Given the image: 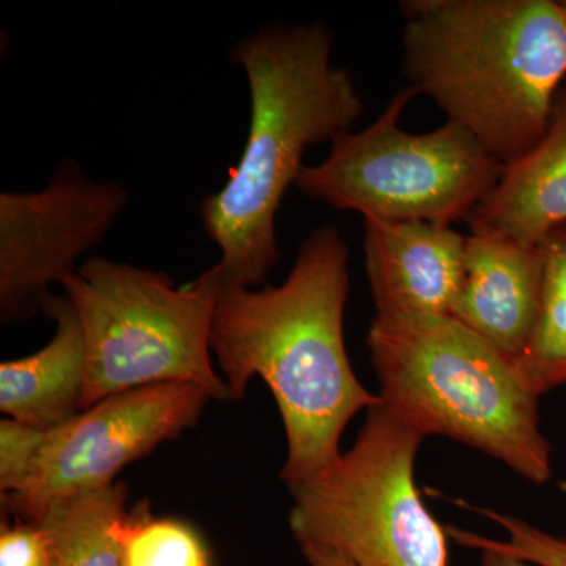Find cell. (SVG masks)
<instances>
[{"label": "cell", "mask_w": 566, "mask_h": 566, "mask_svg": "<svg viewBox=\"0 0 566 566\" xmlns=\"http://www.w3.org/2000/svg\"><path fill=\"white\" fill-rule=\"evenodd\" d=\"M349 249L331 223L301 244L285 282L262 290L223 281L211 329V353L230 400L253 378L270 387L282 416L289 490L342 455L346 424L381 403L354 374L344 337Z\"/></svg>", "instance_id": "obj_1"}, {"label": "cell", "mask_w": 566, "mask_h": 566, "mask_svg": "<svg viewBox=\"0 0 566 566\" xmlns=\"http://www.w3.org/2000/svg\"><path fill=\"white\" fill-rule=\"evenodd\" d=\"M323 22L266 25L238 41L230 61L251 93V125L240 163L221 191L200 203L205 232L221 251L223 281L255 289L281 260L275 219L308 148L333 142L364 112L352 73L333 63Z\"/></svg>", "instance_id": "obj_2"}, {"label": "cell", "mask_w": 566, "mask_h": 566, "mask_svg": "<svg viewBox=\"0 0 566 566\" xmlns=\"http://www.w3.org/2000/svg\"><path fill=\"white\" fill-rule=\"evenodd\" d=\"M403 73L502 166L545 136L566 82L556 0H405Z\"/></svg>", "instance_id": "obj_3"}, {"label": "cell", "mask_w": 566, "mask_h": 566, "mask_svg": "<svg viewBox=\"0 0 566 566\" xmlns=\"http://www.w3.org/2000/svg\"><path fill=\"white\" fill-rule=\"evenodd\" d=\"M368 349L382 403L417 433L444 436L545 485L553 447L516 363L452 316H375Z\"/></svg>", "instance_id": "obj_4"}, {"label": "cell", "mask_w": 566, "mask_h": 566, "mask_svg": "<svg viewBox=\"0 0 566 566\" xmlns=\"http://www.w3.org/2000/svg\"><path fill=\"white\" fill-rule=\"evenodd\" d=\"M223 277L218 264L186 285L169 274L92 256L62 283L87 344L82 411L112 395L185 382L230 400L211 363Z\"/></svg>", "instance_id": "obj_5"}, {"label": "cell", "mask_w": 566, "mask_h": 566, "mask_svg": "<svg viewBox=\"0 0 566 566\" xmlns=\"http://www.w3.org/2000/svg\"><path fill=\"white\" fill-rule=\"evenodd\" d=\"M416 95L403 88L367 128L335 137L327 158L304 166L294 188L364 221H468L494 191L504 166L457 123L447 120L430 133L401 128Z\"/></svg>", "instance_id": "obj_6"}, {"label": "cell", "mask_w": 566, "mask_h": 566, "mask_svg": "<svg viewBox=\"0 0 566 566\" xmlns=\"http://www.w3.org/2000/svg\"><path fill=\"white\" fill-rule=\"evenodd\" d=\"M423 439L382 400L368 409L352 449L290 490L297 543L331 547L357 566H449L446 526L416 485Z\"/></svg>", "instance_id": "obj_7"}, {"label": "cell", "mask_w": 566, "mask_h": 566, "mask_svg": "<svg viewBox=\"0 0 566 566\" xmlns=\"http://www.w3.org/2000/svg\"><path fill=\"white\" fill-rule=\"evenodd\" d=\"M211 395L170 382L112 395L46 431L28 482L2 497L3 510L36 523L52 505L114 485L123 468L189 430Z\"/></svg>", "instance_id": "obj_8"}, {"label": "cell", "mask_w": 566, "mask_h": 566, "mask_svg": "<svg viewBox=\"0 0 566 566\" xmlns=\"http://www.w3.org/2000/svg\"><path fill=\"white\" fill-rule=\"evenodd\" d=\"M129 202L114 181L88 178L63 161L46 188L0 196V322H28L43 311L52 283L77 271Z\"/></svg>", "instance_id": "obj_9"}, {"label": "cell", "mask_w": 566, "mask_h": 566, "mask_svg": "<svg viewBox=\"0 0 566 566\" xmlns=\"http://www.w3.org/2000/svg\"><path fill=\"white\" fill-rule=\"evenodd\" d=\"M465 243L452 226L364 221L376 316H450L463 286Z\"/></svg>", "instance_id": "obj_10"}, {"label": "cell", "mask_w": 566, "mask_h": 566, "mask_svg": "<svg viewBox=\"0 0 566 566\" xmlns=\"http://www.w3.org/2000/svg\"><path fill=\"white\" fill-rule=\"evenodd\" d=\"M545 282L543 245L471 232L452 318L517 363L534 337Z\"/></svg>", "instance_id": "obj_11"}, {"label": "cell", "mask_w": 566, "mask_h": 566, "mask_svg": "<svg viewBox=\"0 0 566 566\" xmlns=\"http://www.w3.org/2000/svg\"><path fill=\"white\" fill-rule=\"evenodd\" d=\"M41 312L54 322V337L40 352L0 365V411L51 431L82 412L87 344L80 315L65 293H52Z\"/></svg>", "instance_id": "obj_12"}, {"label": "cell", "mask_w": 566, "mask_h": 566, "mask_svg": "<svg viewBox=\"0 0 566 566\" xmlns=\"http://www.w3.org/2000/svg\"><path fill=\"white\" fill-rule=\"evenodd\" d=\"M471 232L542 245L566 223V82L545 136L502 170L494 191L468 218Z\"/></svg>", "instance_id": "obj_13"}, {"label": "cell", "mask_w": 566, "mask_h": 566, "mask_svg": "<svg viewBox=\"0 0 566 566\" xmlns=\"http://www.w3.org/2000/svg\"><path fill=\"white\" fill-rule=\"evenodd\" d=\"M126 497L128 488L115 482L52 505L35 523L46 536L51 566H125Z\"/></svg>", "instance_id": "obj_14"}, {"label": "cell", "mask_w": 566, "mask_h": 566, "mask_svg": "<svg viewBox=\"0 0 566 566\" xmlns=\"http://www.w3.org/2000/svg\"><path fill=\"white\" fill-rule=\"evenodd\" d=\"M545 282L542 311L531 345L516 365L543 395L566 385V223L543 241Z\"/></svg>", "instance_id": "obj_15"}, {"label": "cell", "mask_w": 566, "mask_h": 566, "mask_svg": "<svg viewBox=\"0 0 566 566\" xmlns=\"http://www.w3.org/2000/svg\"><path fill=\"white\" fill-rule=\"evenodd\" d=\"M122 536L125 566H211L207 547L191 526L153 520L145 509L126 515Z\"/></svg>", "instance_id": "obj_16"}, {"label": "cell", "mask_w": 566, "mask_h": 566, "mask_svg": "<svg viewBox=\"0 0 566 566\" xmlns=\"http://www.w3.org/2000/svg\"><path fill=\"white\" fill-rule=\"evenodd\" d=\"M457 504L465 510L475 512L476 515L486 517L497 524L505 532L504 539L488 538L475 532L464 531L457 526H446L447 535L458 545L469 549H495L523 558L528 564L536 566H566V538L532 526L527 521L520 517L495 512V510L483 509L468 504L464 501H457Z\"/></svg>", "instance_id": "obj_17"}, {"label": "cell", "mask_w": 566, "mask_h": 566, "mask_svg": "<svg viewBox=\"0 0 566 566\" xmlns=\"http://www.w3.org/2000/svg\"><path fill=\"white\" fill-rule=\"evenodd\" d=\"M46 431L36 430L17 420L0 422V493L2 497L18 493L35 463Z\"/></svg>", "instance_id": "obj_18"}, {"label": "cell", "mask_w": 566, "mask_h": 566, "mask_svg": "<svg viewBox=\"0 0 566 566\" xmlns=\"http://www.w3.org/2000/svg\"><path fill=\"white\" fill-rule=\"evenodd\" d=\"M0 566H51L50 547L39 524L18 521L2 527Z\"/></svg>", "instance_id": "obj_19"}, {"label": "cell", "mask_w": 566, "mask_h": 566, "mask_svg": "<svg viewBox=\"0 0 566 566\" xmlns=\"http://www.w3.org/2000/svg\"><path fill=\"white\" fill-rule=\"evenodd\" d=\"M305 560L311 566H357L344 554L315 543H300Z\"/></svg>", "instance_id": "obj_20"}, {"label": "cell", "mask_w": 566, "mask_h": 566, "mask_svg": "<svg viewBox=\"0 0 566 566\" xmlns=\"http://www.w3.org/2000/svg\"><path fill=\"white\" fill-rule=\"evenodd\" d=\"M482 554V566H536L528 564L523 558L510 556V554L501 553L495 549H479Z\"/></svg>", "instance_id": "obj_21"}, {"label": "cell", "mask_w": 566, "mask_h": 566, "mask_svg": "<svg viewBox=\"0 0 566 566\" xmlns=\"http://www.w3.org/2000/svg\"><path fill=\"white\" fill-rule=\"evenodd\" d=\"M564 2H565V6H566V0H564Z\"/></svg>", "instance_id": "obj_22"}]
</instances>
